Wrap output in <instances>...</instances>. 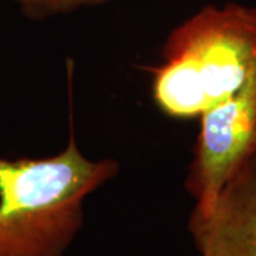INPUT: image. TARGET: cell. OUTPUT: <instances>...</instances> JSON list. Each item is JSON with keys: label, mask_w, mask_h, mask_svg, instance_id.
I'll list each match as a JSON object with an SVG mask.
<instances>
[{"label": "cell", "mask_w": 256, "mask_h": 256, "mask_svg": "<svg viewBox=\"0 0 256 256\" xmlns=\"http://www.w3.org/2000/svg\"><path fill=\"white\" fill-rule=\"evenodd\" d=\"M256 152V74L235 94L201 116L185 188L195 212L206 214L224 186Z\"/></svg>", "instance_id": "3"}, {"label": "cell", "mask_w": 256, "mask_h": 256, "mask_svg": "<svg viewBox=\"0 0 256 256\" xmlns=\"http://www.w3.org/2000/svg\"><path fill=\"white\" fill-rule=\"evenodd\" d=\"M188 228L201 256H256V152Z\"/></svg>", "instance_id": "4"}, {"label": "cell", "mask_w": 256, "mask_h": 256, "mask_svg": "<svg viewBox=\"0 0 256 256\" xmlns=\"http://www.w3.org/2000/svg\"><path fill=\"white\" fill-rule=\"evenodd\" d=\"M30 18L43 20L56 14H67L82 8L100 6L110 0H14Z\"/></svg>", "instance_id": "5"}, {"label": "cell", "mask_w": 256, "mask_h": 256, "mask_svg": "<svg viewBox=\"0 0 256 256\" xmlns=\"http://www.w3.org/2000/svg\"><path fill=\"white\" fill-rule=\"evenodd\" d=\"M256 74V8L208 4L175 28L152 72V98L190 120L239 92Z\"/></svg>", "instance_id": "2"}, {"label": "cell", "mask_w": 256, "mask_h": 256, "mask_svg": "<svg viewBox=\"0 0 256 256\" xmlns=\"http://www.w3.org/2000/svg\"><path fill=\"white\" fill-rule=\"evenodd\" d=\"M118 171L114 160L86 158L74 138L47 158L0 156V256H63L86 198Z\"/></svg>", "instance_id": "1"}]
</instances>
